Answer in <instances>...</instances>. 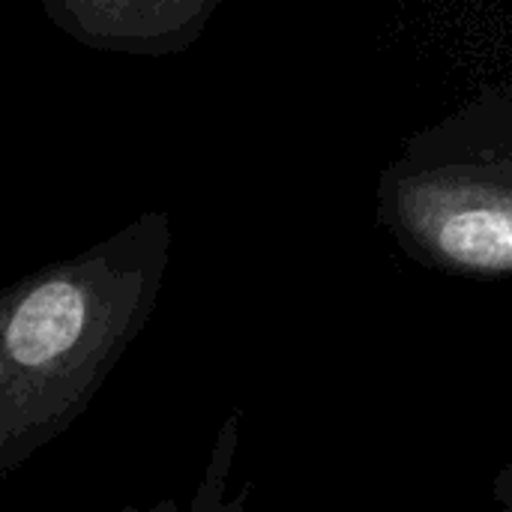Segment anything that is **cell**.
I'll return each instance as SVG.
<instances>
[{"label": "cell", "mask_w": 512, "mask_h": 512, "mask_svg": "<svg viewBox=\"0 0 512 512\" xmlns=\"http://www.w3.org/2000/svg\"><path fill=\"white\" fill-rule=\"evenodd\" d=\"M375 216L426 270L512 276V87H486L408 135L378 177Z\"/></svg>", "instance_id": "obj_1"}, {"label": "cell", "mask_w": 512, "mask_h": 512, "mask_svg": "<svg viewBox=\"0 0 512 512\" xmlns=\"http://www.w3.org/2000/svg\"><path fill=\"white\" fill-rule=\"evenodd\" d=\"M114 291L93 288V267L54 270L0 309V456L30 429V405L66 411L72 387H90L120 336Z\"/></svg>", "instance_id": "obj_2"}, {"label": "cell", "mask_w": 512, "mask_h": 512, "mask_svg": "<svg viewBox=\"0 0 512 512\" xmlns=\"http://www.w3.org/2000/svg\"><path fill=\"white\" fill-rule=\"evenodd\" d=\"M213 9L216 3L201 0L51 6L63 27L84 42L120 51H177L204 30Z\"/></svg>", "instance_id": "obj_3"}, {"label": "cell", "mask_w": 512, "mask_h": 512, "mask_svg": "<svg viewBox=\"0 0 512 512\" xmlns=\"http://www.w3.org/2000/svg\"><path fill=\"white\" fill-rule=\"evenodd\" d=\"M234 420L228 423V429L222 432L219 438V447H216V459H213V468H210V483L204 489V495L198 498V507L195 512H240L243 498L234 504V507H225L222 501V486H225V477H228V465H231V453H234Z\"/></svg>", "instance_id": "obj_4"}, {"label": "cell", "mask_w": 512, "mask_h": 512, "mask_svg": "<svg viewBox=\"0 0 512 512\" xmlns=\"http://www.w3.org/2000/svg\"><path fill=\"white\" fill-rule=\"evenodd\" d=\"M492 501L498 507H512V453L492 480Z\"/></svg>", "instance_id": "obj_5"}, {"label": "cell", "mask_w": 512, "mask_h": 512, "mask_svg": "<svg viewBox=\"0 0 512 512\" xmlns=\"http://www.w3.org/2000/svg\"><path fill=\"white\" fill-rule=\"evenodd\" d=\"M498 512H512V507H498Z\"/></svg>", "instance_id": "obj_6"}]
</instances>
